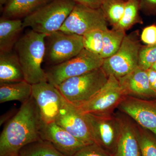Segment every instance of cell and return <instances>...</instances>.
Returning a JSON list of instances; mask_svg holds the SVG:
<instances>
[{"label": "cell", "mask_w": 156, "mask_h": 156, "mask_svg": "<svg viewBox=\"0 0 156 156\" xmlns=\"http://www.w3.org/2000/svg\"><path fill=\"white\" fill-rule=\"evenodd\" d=\"M140 10L147 15H156V0H139Z\"/></svg>", "instance_id": "cell-30"}, {"label": "cell", "mask_w": 156, "mask_h": 156, "mask_svg": "<svg viewBox=\"0 0 156 156\" xmlns=\"http://www.w3.org/2000/svg\"><path fill=\"white\" fill-rule=\"evenodd\" d=\"M141 47L138 31L126 34L116 53L104 59L101 69L108 76H113L117 79L128 74L138 66Z\"/></svg>", "instance_id": "cell-5"}, {"label": "cell", "mask_w": 156, "mask_h": 156, "mask_svg": "<svg viewBox=\"0 0 156 156\" xmlns=\"http://www.w3.org/2000/svg\"><path fill=\"white\" fill-rule=\"evenodd\" d=\"M86 115L95 143L113 155L121 133V118L113 114Z\"/></svg>", "instance_id": "cell-10"}, {"label": "cell", "mask_w": 156, "mask_h": 156, "mask_svg": "<svg viewBox=\"0 0 156 156\" xmlns=\"http://www.w3.org/2000/svg\"><path fill=\"white\" fill-rule=\"evenodd\" d=\"M139 0H127L122 17L119 23L112 28L125 31L137 24L143 23L139 14Z\"/></svg>", "instance_id": "cell-23"}, {"label": "cell", "mask_w": 156, "mask_h": 156, "mask_svg": "<svg viewBox=\"0 0 156 156\" xmlns=\"http://www.w3.org/2000/svg\"><path fill=\"white\" fill-rule=\"evenodd\" d=\"M32 96L35 101L44 124L55 122L63 105L64 98L56 87L46 82L32 85Z\"/></svg>", "instance_id": "cell-11"}, {"label": "cell", "mask_w": 156, "mask_h": 156, "mask_svg": "<svg viewBox=\"0 0 156 156\" xmlns=\"http://www.w3.org/2000/svg\"><path fill=\"white\" fill-rule=\"evenodd\" d=\"M118 108L156 137V99L147 100L127 96Z\"/></svg>", "instance_id": "cell-13"}, {"label": "cell", "mask_w": 156, "mask_h": 156, "mask_svg": "<svg viewBox=\"0 0 156 156\" xmlns=\"http://www.w3.org/2000/svg\"><path fill=\"white\" fill-rule=\"evenodd\" d=\"M141 41L146 45L156 44V25L152 24L144 29L140 35Z\"/></svg>", "instance_id": "cell-29"}, {"label": "cell", "mask_w": 156, "mask_h": 156, "mask_svg": "<svg viewBox=\"0 0 156 156\" xmlns=\"http://www.w3.org/2000/svg\"><path fill=\"white\" fill-rule=\"evenodd\" d=\"M9 1V0H0V9H1V11Z\"/></svg>", "instance_id": "cell-33"}, {"label": "cell", "mask_w": 156, "mask_h": 156, "mask_svg": "<svg viewBox=\"0 0 156 156\" xmlns=\"http://www.w3.org/2000/svg\"><path fill=\"white\" fill-rule=\"evenodd\" d=\"M140 156H156V137L146 129L138 127Z\"/></svg>", "instance_id": "cell-26"}, {"label": "cell", "mask_w": 156, "mask_h": 156, "mask_svg": "<svg viewBox=\"0 0 156 156\" xmlns=\"http://www.w3.org/2000/svg\"><path fill=\"white\" fill-rule=\"evenodd\" d=\"M103 61L100 55L91 53L84 48L73 58L51 66L46 72L48 82L56 87L69 78L100 68Z\"/></svg>", "instance_id": "cell-6"}, {"label": "cell", "mask_w": 156, "mask_h": 156, "mask_svg": "<svg viewBox=\"0 0 156 156\" xmlns=\"http://www.w3.org/2000/svg\"><path fill=\"white\" fill-rule=\"evenodd\" d=\"M126 31L112 28L104 31L103 44L100 56L105 59L114 55L126 37Z\"/></svg>", "instance_id": "cell-21"}, {"label": "cell", "mask_w": 156, "mask_h": 156, "mask_svg": "<svg viewBox=\"0 0 156 156\" xmlns=\"http://www.w3.org/2000/svg\"><path fill=\"white\" fill-rule=\"evenodd\" d=\"M73 156H113L95 143L87 144Z\"/></svg>", "instance_id": "cell-28"}, {"label": "cell", "mask_w": 156, "mask_h": 156, "mask_svg": "<svg viewBox=\"0 0 156 156\" xmlns=\"http://www.w3.org/2000/svg\"><path fill=\"white\" fill-rule=\"evenodd\" d=\"M126 96L118 79L110 76L96 95L86 103L76 106L85 114H112Z\"/></svg>", "instance_id": "cell-9"}, {"label": "cell", "mask_w": 156, "mask_h": 156, "mask_svg": "<svg viewBox=\"0 0 156 156\" xmlns=\"http://www.w3.org/2000/svg\"><path fill=\"white\" fill-rule=\"evenodd\" d=\"M108 78L100 68L67 79L56 87L68 102L78 106L96 95L106 83Z\"/></svg>", "instance_id": "cell-4"}, {"label": "cell", "mask_w": 156, "mask_h": 156, "mask_svg": "<svg viewBox=\"0 0 156 156\" xmlns=\"http://www.w3.org/2000/svg\"><path fill=\"white\" fill-rule=\"evenodd\" d=\"M156 62V44L142 46L140 50L138 67L147 70Z\"/></svg>", "instance_id": "cell-27"}, {"label": "cell", "mask_w": 156, "mask_h": 156, "mask_svg": "<svg viewBox=\"0 0 156 156\" xmlns=\"http://www.w3.org/2000/svg\"><path fill=\"white\" fill-rule=\"evenodd\" d=\"M53 0H9L1 10L2 17L24 19Z\"/></svg>", "instance_id": "cell-18"}, {"label": "cell", "mask_w": 156, "mask_h": 156, "mask_svg": "<svg viewBox=\"0 0 156 156\" xmlns=\"http://www.w3.org/2000/svg\"><path fill=\"white\" fill-rule=\"evenodd\" d=\"M108 24L100 8L92 9L76 3L59 30L83 36L94 30H106Z\"/></svg>", "instance_id": "cell-8"}, {"label": "cell", "mask_w": 156, "mask_h": 156, "mask_svg": "<svg viewBox=\"0 0 156 156\" xmlns=\"http://www.w3.org/2000/svg\"><path fill=\"white\" fill-rule=\"evenodd\" d=\"M32 85L26 81L0 84V103L17 101L21 103L31 97Z\"/></svg>", "instance_id": "cell-20"}, {"label": "cell", "mask_w": 156, "mask_h": 156, "mask_svg": "<svg viewBox=\"0 0 156 156\" xmlns=\"http://www.w3.org/2000/svg\"><path fill=\"white\" fill-rule=\"evenodd\" d=\"M25 80L15 51H0V84Z\"/></svg>", "instance_id": "cell-17"}, {"label": "cell", "mask_w": 156, "mask_h": 156, "mask_svg": "<svg viewBox=\"0 0 156 156\" xmlns=\"http://www.w3.org/2000/svg\"><path fill=\"white\" fill-rule=\"evenodd\" d=\"M84 49L82 36L57 31L45 37L44 62L51 66L77 56Z\"/></svg>", "instance_id": "cell-7"}, {"label": "cell", "mask_w": 156, "mask_h": 156, "mask_svg": "<svg viewBox=\"0 0 156 156\" xmlns=\"http://www.w3.org/2000/svg\"><path fill=\"white\" fill-rule=\"evenodd\" d=\"M121 118V133L113 156H140L138 127Z\"/></svg>", "instance_id": "cell-16"}, {"label": "cell", "mask_w": 156, "mask_h": 156, "mask_svg": "<svg viewBox=\"0 0 156 156\" xmlns=\"http://www.w3.org/2000/svg\"><path fill=\"white\" fill-rule=\"evenodd\" d=\"M41 137V139L51 143L60 152L67 156H73L87 144L73 136L55 122L43 123Z\"/></svg>", "instance_id": "cell-14"}, {"label": "cell", "mask_w": 156, "mask_h": 156, "mask_svg": "<svg viewBox=\"0 0 156 156\" xmlns=\"http://www.w3.org/2000/svg\"><path fill=\"white\" fill-rule=\"evenodd\" d=\"M117 79L126 96L147 100L156 99V93L151 87L147 71L138 66Z\"/></svg>", "instance_id": "cell-15"}, {"label": "cell", "mask_w": 156, "mask_h": 156, "mask_svg": "<svg viewBox=\"0 0 156 156\" xmlns=\"http://www.w3.org/2000/svg\"><path fill=\"white\" fill-rule=\"evenodd\" d=\"M46 36L31 30L20 37L14 46L25 80L31 85L48 81L46 72L42 68Z\"/></svg>", "instance_id": "cell-2"}, {"label": "cell", "mask_w": 156, "mask_h": 156, "mask_svg": "<svg viewBox=\"0 0 156 156\" xmlns=\"http://www.w3.org/2000/svg\"><path fill=\"white\" fill-rule=\"evenodd\" d=\"M42 124L37 107L31 96L22 103L3 128L0 136V156H19L23 147L41 139Z\"/></svg>", "instance_id": "cell-1"}, {"label": "cell", "mask_w": 156, "mask_h": 156, "mask_svg": "<svg viewBox=\"0 0 156 156\" xmlns=\"http://www.w3.org/2000/svg\"><path fill=\"white\" fill-rule=\"evenodd\" d=\"M151 87L156 93V71L150 69L147 70Z\"/></svg>", "instance_id": "cell-32"}, {"label": "cell", "mask_w": 156, "mask_h": 156, "mask_svg": "<svg viewBox=\"0 0 156 156\" xmlns=\"http://www.w3.org/2000/svg\"><path fill=\"white\" fill-rule=\"evenodd\" d=\"M76 4L73 0H53L23 20V27L46 35L59 30Z\"/></svg>", "instance_id": "cell-3"}, {"label": "cell", "mask_w": 156, "mask_h": 156, "mask_svg": "<svg viewBox=\"0 0 156 156\" xmlns=\"http://www.w3.org/2000/svg\"><path fill=\"white\" fill-rule=\"evenodd\" d=\"M55 122L86 144L95 143L86 115L65 98Z\"/></svg>", "instance_id": "cell-12"}, {"label": "cell", "mask_w": 156, "mask_h": 156, "mask_svg": "<svg viewBox=\"0 0 156 156\" xmlns=\"http://www.w3.org/2000/svg\"><path fill=\"white\" fill-rule=\"evenodd\" d=\"M77 4H81L92 9H99L104 0H73Z\"/></svg>", "instance_id": "cell-31"}, {"label": "cell", "mask_w": 156, "mask_h": 156, "mask_svg": "<svg viewBox=\"0 0 156 156\" xmlns=\"http://www.w3.org/2000/svg\"><path fill=\"white\" fill-rule=\"evenodd\" d=\"M104 31L95 29L83 36L84 48L91 53L100 55L103 48Z\"/></svg>", "instance_id": "cell-25"}, {"label": "cell", "mask_w": 156, "mask_h": 156, "mask_svg": "<svg viewBox=\"0 0 156 156\" xmlns=\"http://www.w3.org/2000/svg\"><path fill=\"white\" fill-rule=\"evenodd\" d=\"M19 156H67L58 151L51 143L40 140L25 146L20 151Z\"/></svg>", "instance_id": "cell-22"}, {"label": "cell", "mask_w": 156, "mask_h": 156, "mask_svg": "<svg viewBox=\"0 0 156 156\" xmlns=\"http://www.w3.org/2000/svg\"><path fill=\"white\" fill-rule=\"evenodd\" d=\"M127 0H104L100 9L108 24L117 25L122 17Z\"/></svg>", "instance_id": "cell-24"}, {"label": "cell", "mask_w": 156, "mask_h": 156, "mask_svg": "<svg viewBox=\"0 0 156 156\" xmlns=\"http://www.w3.org/2000/svg\"><path fill=\"white\" fill-rule=\"evenodd\" d=\"M151 69H153L154 70L156 71V62L152 66V67H151Z\"/></svg>", "instance_id": "cell-34"}, {"label": "cell", "mask_w": 156, "mask_h": 156, "mask_svg": "<svg viewBox=\"0 0 156 156\" xmlns=\"http://www.w3.org/2000/svg\"><path fill=\"white\" fill-rule=\"evenodd\" d=\"M24 27L23 20L0 18V51L13 50Z\"/></svg>", "instance_id": "cell-19"}]
</instances>
